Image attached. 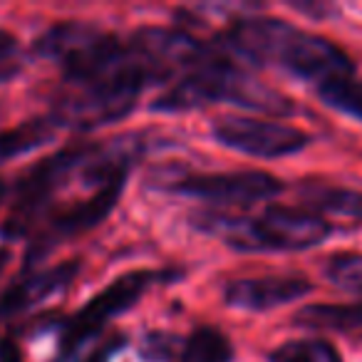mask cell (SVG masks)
Returning <instances> with one entry per match:
<instances>
[{"instance_id":"6da1fadb","label":"cell","mask_w":362,"mask_h":362,"mask_svg":"<svg viewBox=\"0 0 362 362\" xmlns=\"http://www.w3.org/2000/svg\"><path fill=\"white\" fill-rule=\"evenodd\" d=\"M216 47L251 65L281 67L300 80L320 85L352 75L350 57L340 47L278 18H241L218 37Z\"/></svg>"},{"instance_id":"7a4b0ae2","label":"cell","mask_w":362,"mask_h":362,"mask_svg":"<svg viewBox=\"0 0 362 362\" xmlns=\"http://www.w3.org/2000/svg\"><path fill=\"white\" fill-rule=\"evenodd\" d=\"M209 102H231V105L276 117L291 115L296 110L288 97L253 80L226 55H218L209 65L187 72L166 95H161L151 105V110L184 112L197 110V107H204Z\"/></svg>"},{"instance_id":"3957f363","label":"cell","mask_w":362,"mask_h":362,"mask_svg":"<svg viewBox=\"0 0 362 362\" xmlns=\"http://www.w3.org/2000/svg\"><path fill=\"white\" fill-rule=\"evenodd\" d=\"M194 226L238 251H305L332 233L330 221L291 206H268L256 218L197 214Z\"/></svg>"},{"instance_id":"277c9868","label":"cell","mask_w":362,"mask_h":362,"mask_svg":"<svg viewBox=\"0 0 362 362\" xmlns=\"http://www.w3.org/2000/svg\"><path fill=\"white\" fill-rule=\"evenodd\" d=\"M149 82H159L146 62L127 42V55L110 75L82 87L77 95L65 97L52 107L50 117L60 129L90 132L119 122L136 107V100Z\"/></svg>"},{"instance_id":"5b68a950","label":"cell","mask_w":362,"mask_h":362,"mask_svg":"<svg viewBox=\"0 0 362 362\" xmlns=\"http://www.w3.org/2000/svg\"><path fill=\"white\" fill-rule=\"evenodd\" d=\"M95 149L97 144H72L28 169L13 189L16 199H13L11 214L0 226V236L6 241H18L28 236L33 226L42 218L45 209L50 206L57 189L65 187L67 179L90 161Z\"/></svg>"},{"instance_id":"8992f818","label":"cell","mask_w":362,"mask_h":362,"mask_svg":"<svg viewBox=\"0 0 362 362\" xmlns=\"http://www.w3.org/2000/svg\"><path fill=\"white\" fill-rule=\"evenodd\" d=\"M161 276H164V273L134 271V273H127V276H119L115 283H110L105 291L97 293V296L92 298L85 308H80L70 320L62 322L60 347H57L60 362H67L70 357H75L87 342L100 335L102 327H105L112 317L129 310L151 283L164 281Z\"/></svg>"},{"instance_id":"52a82bcc","label":"cell","mask_w":362,"mask_h":362,"mask_svg":"<svg viewBox=\"0 0 362 362\" xmlns=\"http://www.w3.org/2000/svg\"><path fill=\"white\" fill-rule=\"evenodd\" d=\"M127 176H129V169L117 171L107 184H102V187L97 189L95 197H90L87 202L75 204V206L57 214V216L42 228L40 236L30 243V248H28V253H25L28 271L35 268L50 251H55V246H60L62 241H70V238L100 226V223L115 211L117 202H119L122 192H124Z\"/></svg>"},{"instance_id":"ba28073f","label":"cell","mask_w":362,"mask_h":362,"mask_svg":"<svg viewBox=\"0 0 362 362\" xmlns=\"http://www.w3.org/2000/svg\"><path fill=\"white\" fill-rule=\"evenodd\" d=\"M211 132L218 144L261 159L298 154L310 144V136L298 127L273 119H253V117H221L214 122Z\"/></svg>"},{"instance_id":"9c48e42d","label":"cell","mask_w":362,"mask_h":362,"mask_svg":"<svg viewBox=\"0 0 362 362\" xmlns=\"http://www.w3.org/2000/svg\"><path fill=\"white\" fill-rule=\"evenodd\" d=\"M166 189L179 197L202 199L221 206H251L278 197L283 192V184L266 171H231V174L184 176Z\"/></svg>"},{"instance_id":"30bf717a","label":"cell","mask_w":362,"mask_h":362,"mask_svg":"<svg viewBox=\"0 0 362 362\" xmlns=\"http://www.w3.org/2000/svg\"><path fill=\"white\" fill-rule=\"evenodd\" d=\"M80 268H82L80 261H65L16 281L8 291L0 293V322L11 320L16 315H23L25 310H30V308L40 305L42 300H47L50 296L65 291L77 278Z\"/></svg>"},{"instance_id":"8fae6325","label":"cell","mask_w":362,"mask_h":362,"mask_svg":"<svg viewBox=\"0 0 362 362\" xmlns=\"http://www.w3.org/2000/svg\"><path fill=\"white\" fill-rule=\"evenodd\" d=\"M310 291L313 283L303 281V278H243V281L228 283L223 291V303L238 308V310L261 313L298 300Z\"/></svg>"},{"instance_id":"7c38bea8","label":"cell","mask_w":362,"mask_h":362,"mask_svg":"<svg viewBox=\"0 0 362 362\" xmlns=\"http://www.w3.org/2000/svg\"><path fill=\"white\" fill-rule=\"evenodd\" d=\"M97 33H100V28L90 25V23H80V21L57 23V25H52L50 30H45L37 37L33 50H35V55L45 57V60L65 62L82 45H87Z\"/></svg>"},{"instance_id":"4fadbf2b","label":"cell","mask_w":362,"mask_h":362,"mask_svg":"<svg viewBox=\"0 0 362 362\" xmlns=\"http://www.w3.org/2000/svg\"><path fill=\"white\" fill-rule=\"evenodd\" d=\"M57 129H60V127L47 115V117L28 119V122H23V124L13 127V129L0 132V161L28 154V151H35V149H40V146L50 144V141L55 139Z\"/></svg>"},{"instance_id":"5bb4252c","label":"cell","mask_w":362,"mask_h":362,"mask_svg":"<svg viewBox=\"0 0 362 362\" xmlns=\"http://www.w3.org/2000/svg\"><path fill=\"white\" fill-rule=\"evenodd\" d=\"M298 327L308 330H357L362 327V303L350 305H305L293 317Z\"/></svg>"},{"instance_id":"9a60e30c","label":"cell","mask_w":362,"mask_h":362,"mask_svg":"<svg viewBox=\"0 0 362 362\" xmlns=\"http://www.w3.org/2000/svg\"><path fill=\"white\" fill-rule=\"evenodd\" d=\"M233 345L218 327H199L181 347L176 362H231Z\"/></svg>"},{"instance_id":"2e32d148","label":"cell","mask_w":362,"mask_h":362,"mask_svg":"<svg viewBox=\"0 0 362 362\" xmlns=\"http://www.w3.org/2000/svg\"><path fill=\"white\" fill-rule=\"evenodd\" d=\"M300 194H303V202L320 209V211L345 214V216L352 218H362V192L310 184V187H303Z\"/></svg>"},{"instance_id":"e0dca14e","label":"cell","mask_w":362,"mask_h":362,"mask_svg":"<svg viewBox=\"0 0 362 362\" xmlns=\"http://www.w3.org/2000/svg\"><path fill=\"white\" fill-rule=\"evenodd\" d=\"M271 362H342L340 352L325 340H293L268 355Z\"/></svg>"},{"instance_id":"ac0fdd59","label":"cell","mask_w":362,"mask_h":362,"mask_svg":"<svg viewBox=\"0 0 362 362\" xmlns=\"http://www.w3.org/2000/svg\"><path fill=\"white\" fill-rule=\"evenodd\" d=\"M322 273L340 291L362 293V253H337L322 266Z\"/></svg>"},{"instance_id":"d6986e66","label":"cell","mask_w":362,"mask_h":362,"mask_svg":"<svg viewBox=\"0 0 362 362\" xmlns=\"http://www.w3.org/2000/svg\"><path fill=\"white\" fill-rule=\"evenodd\" d=\"M322 102L340 112H347V115L362 119V87L355 85L350 77H342V80H332L325 82V85L317 87Z\"/></svg>"},{"instance_id":"ffe728a7","label":"cell","mask_w":362,"mask_h":362,"mask_svg":"<svg viewBox=\"0 0 362 362\" xmlns=\"http://www.w3.org/2000/svg\"><path fill=\"white\" fill-rule=\"evenodd\" d=\"M25 67V52L13 33L0 30V85L11 82Z\"/></svg>"},{"instance_id":"44dd1931","label":"cell","mask_w":362,"mask_h":362,"mask_svg":"<svg viewBox=\"0 0 362 362\" xmlns=\"http://www.w3.org/2000/svg\"><path fill=\"white\" fill-rule=\"evenodd\" d=\"M176 340L171 335H149L141 347L144 360H169Z\"/></svg>"},{"instance_id":"7402d4cb","label":"cell","mask_w":362,"mask_h":362,"mask_svg":"<svg viewBox=\"0 0 362 362\" xmlns=\"http://www.w3.org/2000/svg\"><path fill=\"white\" fill-rule=\"evenodd\" d=\"M124 337L122 335H117V337H112V340H107V342H102L100 347H95V350L90 352V355L85 357V360H80V362H110L112 360V355H115L117 350H122L124 347Z\"/></svg>"},{"instance_id":"603a6c76","label":"cell","mask_w":362,"mask_h":362,"mask_svg":"<svg viewBox=\"0 0 362 362\" xmlns=\"http://www.w3.org/2000/svg\"><path fill=\"white\" fill-rule=\"evenodd\" d=\"M0 362H23V352L18 347L16 337H0Z\"/></svg>"},{"instance_id":"cb8c5ba5","label":"cell","mask_w":362,"mask_h":362,"mask_svg":"<svg viewBox=\"0 0 362 362\" xmlns=\"http://www.w3.org/2000/svg\"><path fill=\"white\" fill-rule=\"evenodd\" d=\"M11 261H13V253L8 251V248H0V273L6 271L8 263H11Z\"/></svg>"},{"instance_id":"d4e9b609","label":"cell","mask_w":362,"mask_h":362,"mask_svg":"<svg viewBox=\"0 0 362 362\" xmlns=\"http://www.w3.org/2000/svg\"><path fill=\"white\" fill-rule=\"evenodd\" d=\"M3 197H6V184L0 181V204H3Z\"/></svg>"}]
</instances>
